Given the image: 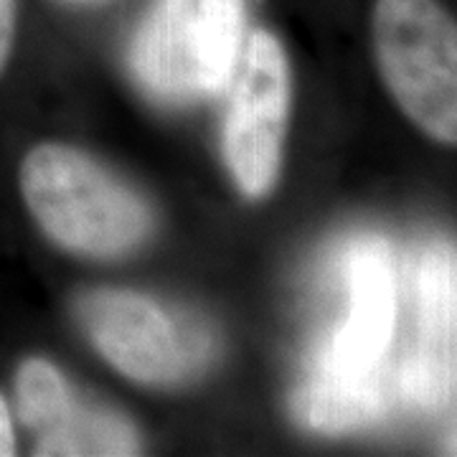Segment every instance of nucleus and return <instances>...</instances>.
<instances>
[{
  "instance_id": "f257e3e1",
  "label": "nucleus",
  "mask_w": 457,
  "mask_h": 457,
  "mask_svg": "<svg viewBox=\"0 0 457 457\" xmlns=\"http://www.w3.org/2000/svg\"><path fill=\"white\" fill-rule=\"evenodd\" d=\"M18 198L51 245L84 260L137 254L158 227L155 209L135 186L87 150L44 140L16 165Z\"/></svg>"
},
{
  "instance_id": "f03ea898",
  "label": "nucleus",
  "mask_w": 457,
  "mask_h": 457,
  "mask_svg": "<svg viewBox=\"0 0 457 457\" xmlns=\"http://www.w3.org/2000/svg\"><path fill=\"white\" fill-rule=\"evenodd\" d=\"M246 0H153L130 44L147 97L191 107L227 92L245 49Z\"/></svg>"
},
{
  "instance_id": "7ed1b4c3",
  "label": "nucleus",
  "mask_w": 457,
  "mask_h": 457,
  "mask_svg": "<svg viewBox=\"0 0 457 457\" xmlns=\"http://www.w3.org/2000/svg\"><path fill=\"white\" fill-rule=\"evenodd\" d=\"M376 66L396 107L437 145L457 143V26L440 0H376Z\"/></svg>"
},
{
  "instance_id": "20e7f679",
  "label": "nucleus",
  "mask_w": 457,
  "mask_h": 457,
  "mask_svg": "<svg viewBox=\"0 0 457 457\" xmlns=\"http://www.w3.org/2000/svg\"><path fill=\"white\" fill-rule=\"evenodd\" d=\"M89 343L114 371L143 386H179L212 361L206 328L135 290L97 287L74 303Z\"/></svg>"
},
{
  "instance_id": "39448f33",
  "label": "nucleus",
  "mask_w": 457,
  "mask_h": 457,
  "mask_svg": "<svg viewBox=\"0 0 457 457\" xmlns=\"http://www.w3.org/2000/svg\"><path fill=\"white\" fill-rule=\"evenodd\" d=\"M227 89L221 155L239 194L262 201L282 173L293 104L290 62L275 33L257 29L246 36Z\"/></svg>"
},
{
  "instance_id": "423d86ee",
  "label": "nucleus",
  "mask_w": 457,
  "mask_h": 457,
  "mask_svg": "<svg viewBox=\"0 0 457 457\" xmlns=\"http://www.w3.org/2000/svg\"><path fill=\"white\" fill-rule=\"evenodd\" d=\"M345 279L348 311L315 353L311 374L361 378L386 363L396 320V279L386 245L361 239L351 246Z\"/></svg>"
},
{
  "instance_id": "0eeeda50",
  "label": "nucleus",
  "mask_w": 457,
  "mask_h": 457,
  "mask_svg": "<svg viewBox=\"0 0 457 457\" xmlns=\"http://www.w3.org/2000/svg\"><path fill=\"white\" fill-rule=\"evenodd\" d=\"M402 394L437 409L455 386V254L437 246L420 267L417 348L399 366Z\"/></svg>"
},
{
  "instance_id": "6e6552de",
  "label": "nucleus",
  "mask_w": 457,
  "mask_h": 457,
  "mask_svg": "<svg viewBox=\"0 0 457 457\" xmlns=\"http://www.w3.org/2000/svg\"><path fill=\"white\" fill-rule=\"evenodd\" d=\"M396 396H404L399 366L392 369L384 363L378 371L361 378L308 374L295 389L290 409L295 420L312 432L338 435L384 417Z\"/></svg>"
},
{
  "instance_id": "1a4fd4ad",
  "label": "nucleus",
  "mask_w": 457,
  "mask_h": 457,
  "mask_svg": "<svg viewBox=\"0 0 457 457\" xmlns=\"http://www.w3.org/2000/svg\"><path fill=\"white\" fill-rule=\"evenodd\" d=\"M11 409L16 427H21L33 442L51 435L64 425L79 407L59 366L44 356H23L11 374Z\"/></svg>"
},
{
  "instance_id": "9d476101",
  "label": "nucleus",
  "mask_w": 457,
  "mask_h": 457,
  "mask_svg": "<svg viewBox=\"0 0 457 457\" xmlns=\"http://www.w3.org/2000/svg\"><path fill=\"white\" fill-rule=\"evenodd\" d=\"M33 455H140L143 440L128 417L110 409L79 407L59 429L33 442Z\"/></svg>"
},
{
  "instance_id": "9b49d317",
  "label": "nucleus",
  "mask_w": 457,
  "mask_h": 457,
  "mask_svg": "<svg viewBox=\"0 0 457 457\" xmlns=\"http://www.w3.org/2000/svg\"><path fill=\"white\" fill-rule=\"evenodd\" d=\"M21 36V0H0V84L8 77Z\"/></svg>"
},
{
  "instance_id": "f8f14e48",
  "label": "nucleus",
  "mask_w": 457,
  "mask_h": 457,
  "mask_svg": "<svg viewBox=\"0 0 457 457\" xmlns=\"http://www.w3.org/2000/svg\"><path fill=\"white\" fill-rule=\"evenodd\" d=\"M18 455V427L8 394L0 386V457Z\"/></svg>"
},
{
  "instance_id": "ddd939ff",
  "label": "nucleus",
  "mask_w": 457,
  "mask_h": 457,
  "mask_svg": "<svg viewBox=\"0 0 457 457\" xmlns=\"http://www.w3.org/2000/svg\"><path fill=\"white\" fill-rule=\"evenodd\" d=\"M77 3H89V0H77Z\"/></svg>"
}]
</instances>
